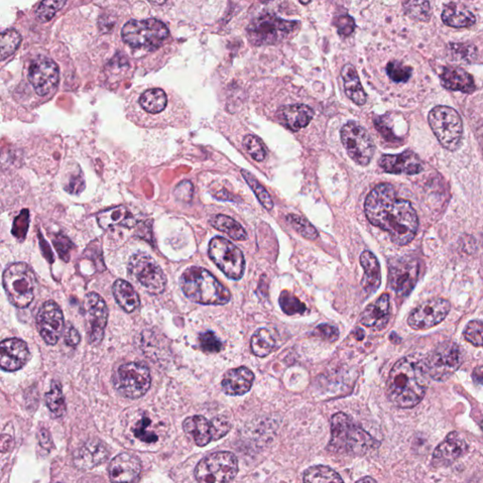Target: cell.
I'll return each mask as SVG.
<instances>
[{
    "instance_id": "1",
    "label": "cell",
    "mask_w": 483,
    "mask_h": 483,
    "mask_svg": "<svg viewBox=\"0 0 483 483\" xmlns=\"http://www.w3.org/2000/svg\"><path fill=\"white\" fill-rule=\"evenodd\" d=\"M364 211L369 222L388 233L396 245L410 244L418 233V213L410 201L398 198L391 184L377 185L367 196Z\"/></svg>"
},
{
    "instance_id": "2",
    "label": "cell",
    "mask_w": 483,
    "mask_h": 483,
    "mask_svg": "<svg viewBox=\"0 0 483 483\" xmlns=\"http://www.w3.org/2000/svg\"><path fill=\"white\" fill-rule=\"evenodd\" d=\"M423 361L405 357L396 361L387 381V395L398 408H413L424 398L428 388Z\"/></svg>"
},
{
    "instance_id": "3",
    "label": "cell",
    "mask_w": 483,
    "mask_h": 483,
    "mask_svg": "<svg viewBox=\"0 0 483 483\" xmlns=\"http://www.w3.org/2000/svg\"><path fill=\"white\" fill-rule=\"evenodd\" d=\"M181 287L191 302L202 305H225L230 302L228 288L206 269L192 266L182 273Z\"/></svg>"
},
{
    "instance_id": "4",
    "label": "cell",
    "mask_w": 483,
    "mask_h": 483,
    "mask_svg": "<svg viewBox=\"0 0 483 483\" xmlns=\"http://www.w3.org/2000/svg\"><path fill=\"white\" fill-rule=\"evenodd\" d=\"M368 432L356 424L346 413H338L331 418V439L329 447L339 453L363 455L378 447Z\"/></svg>"
},
{
    "instance_id": "5",
    "label": "cell",
    "mask_w": 483,
    "mask_h": 483,
    "mask_svg": "<svg viewBox=\"0 0 483 483\" xmlns=\"http://www.w3.org/2000/svg\"><path fill=\"white\" fill-rule=\"evenodd\" d=\"M2 282L9 302L16 308H27L33 302L36 277L25 262L9 265L3 272Z\"/></svg>"
},
{
    "instance_id": "6",
    "label": "cell",
    "mask_w": 483,
    "mask_h": 483,
    "mask_svg": "<svg viewBox=\"0 0 483 483\" xmlns=\"http://www.w3.org/2000/svg\"><path fill=\"white\" fill-rule=\"evenodd\" d=\"M121 36L123 41L133 48L154 51L164 44L169 31L158 19L131 20L124 25Z\"/></svg>"
},
{
    "instance_id": "7",
    "label": "cell",
    "mask_w": 483,
    "mask_h": 483,
    "mask_svg": "<svg viewBox=\"0 0 483 483\" xmlns=\"http://www.w3.org/2000/svg\"><path fill=\"white\" fill-rule=\"evenodd\" d=\"M430 129L440 144L450 152H456L461 146L462 121L458 112L447 106H437L429 114Z\"/></svg>"
},
{
    "instance_id": "8",
    "label": "cell",
    "mask_w": 483,
    "mask_h": 483,
    "mask_svg": "<svg viewBox=\"0 0 483 483\" xmlns=\"http://www.w3.org/2000/svg\"><path fill=\"white\" fill-rule=\"evenodd\" d=\"M297 28L299 22L288 21L272 14H262L248 26V36L254 45H273L292 36Z\"/></svg>"
},
{
    "instance_id": "9",
    "label": "cell",
    "mask_w": 483,
    "mask_h": 483,
    "mask_svg": "<svg viewBox=\"0 0 483 483\" xmlns=\"http://www.w3.org/2000/svg\"><path fill=\"white\" fill-rule=\"evenodd\" d=\"M238 473V461L234 454L221 451L202 459L195 469L198 483H228Z\"/></svg>"
},
{
    "instance_id": "10",
    "label": "cell",
    "mask_w": 483,
    "mask_h": 483,
    "mask_svg": "<svg viewBox=\"0 0 483 483\" xmlns=\"http://www.w3.org/2000/svg\"><path fill=\"white\" fill-rule=\"evenodd\" d=\"M112 381L121 395L132 399L146 395L152 386L149 366L141 361H132L118 367Z\"/></svg>"
},
{
    "instance_id": "11",
    "label": "cell",
    "mask_w": 483,
    "mask_h": 483,
    "mask_svg": "<svg viewBox=\"0 0 483 483\" xmlns=\"http://www.w3.org/2000/svg\"><path fill=\"white\" fill-rule=\"evenodd\" d=\"M129 276L152 294L164 293L166 287V277L157 262L149 254L138 253L129 259Z\"/></svg>"
},
{
    "instance_id": "12",
    "label": "cell",
    "mask_w": 483,
    "mask_h": 483,
    "mask_svg": "<svg viewBox=\"0 0 483 483\" xmlns=\"http://www.w3.org/2000/svg\"><path fill=\"white\" fill-rule=\"evenodd\" d=\"M422 361L428 376L435 381H445L462 366V349L455 343H442Z\"/></svg>"
},
{
    "instance_id": "13",
    "label": "cell",
    "mask_w": 483,
    "mask_h": 483,
    "mask_svg": "<svg viewBox=\"0 0 483 483\" xmlns=\"http://www.w3.org/2000/svg\"><path fill=\"white\" fill-rule=\"evenodd\" d=\"M209 256L228 279L238 280L244 275V254L228 240L219 236L211 240Z\"/></svg>"
},
{
    "instance_id": "14",
    "label": "cell",
    "mask_w": 483,
    "mask_h": 483,
    "mask_svg": "<svg viewBox=\"0 0 483 483\" xmlns=\"http://www.w3.org/2000/svg\"><path fill=\"white\" fill-rule=\"evenodd\" d=\"M230 429V421L225 416H218L209 421L204 416L195 415L184 422L185 435L198 447H205L212 441L224 437Z\"/></svg>"
},
{
    "instance_id": "15",
    "label": "cell",
    "mask_w": 483,
    "mask_h": 483,
    "mask_svg": "<svg viewBox=\"0 0 483 483\" xmlns=\"http://www.w3.org/2000/svg\"><path fill=\"white\" fill-rule=\"evenodd\" d=\"M341 140L356 164L368 166L375 152L374 142L368 132L357 123L349 122L341 129Z\"/></svg>"
},
{
    "instance_id": "16",
    "label": "cell",
    "mask_w": 483,
    "mask_h": 483,
    "mask_svg": "<svg viewBox=\"0 0 483 483\" xmlns=\"http://www.w3.org/2000/svg\"><path fill=\"white\" fill-rule=\"evenodd\" d=\"M83 315L89 343L92 345H100L103 340L109 315L108 307L100 294H86L83 302Z\"/></svg>"
},
{
    "instance_id": "17",
    "label": "cell",
    "mask_w": 483,
    "mask_h": 483,
    "mask_svg": "<svg viewBox=\"0 0 483 483\" xmlns=\"http://www.w3.org/2000/svg\"><path fill=\"white\" fill-rule=\"evenodd\" d=\"M28 78L37 94L40 97H46L54 92L59 85V66L48 58H38L31 63Z\"/></svg>"
},
{
    "instance_id": "18",
    "label": "cell",
    "mask_w": 483,
    "mask_h": 483,
    "mask_svg": "<svg viewBox=\"0 0 483 483\" xmlns=\"http://www.w3.org/2000/svg\"><path fill=\"white\" fill-rule=\"evenodd\" d=\"M418 262L409 257L392 260L389 264V282L399 297H406L418 282Z\"/></svg>"
},
{
    "instance_id": "19",
    "label": "cell",
    "mask_w": 483,
    "mask_h": 483,
    "mask_svg": "<svg viewBox=\"0 0 483 483\" xmlns=\"http://www.w3.org/2000/svg\"><path fill=\"white\" fill-rule=\"evenodd\" d=\"M450 311V303L444 299L428 300L410 312L408 324L413 329L432 328L447 317Z\"/></svg>"
},
{
    "instance_id": "20",
    "label": "cell",
    "mask_w": 483,
    "mask_h": 483,
    "mask_svg": "<svg viewBox=\"0 0 483 483\" xmlns=\"http://www.w3.org/2000/svg\"><path fill=\"white\" fill-rule=\"evenodd\" d=\"M36 323L43 340L49 346L56 345L65 326V318L59 305L52 300L45 302L37 314Z\"/></svg>"
},
{
    "instance_id": "21",
    "label": "cell",
    "mask_w": 483,
    "mask_h": 483,
    "mask_svg": "<svg viewBox=\"0 0 483 483\" xmlns=\"http://www.w3.org/2000/svg\"><path fill=\"white\" fill-rule=\"evenodd\" d=\"M169 97L166 92L161 88L147 89L142 92L136 101L135 107H140V110H136V112H143L146 117L139 121H146L152 125V122L161 121L160 115L166 111L169 107ZM138 121V122H139Z\"/></svg>"
},
{
    "instance_id": "22",
    "label": "cell",
    "mask_w": 483,
    "mask_h": 483,
    "mask_svg": "<svg viewBox=\"0 0 483 483\" xmlns=\"http://www.w3.org/2000/svg\"><path fill=\"white\" fill-rule=\"evenodd\" d=\"M31 359L27 344L17 338L2 341L0 346V366L7 372L21 369Z\"/></svg>"
},
{
    "instance_id": "23",
    "label": "cell",
    "mask_w": 483,
    "mask_h": 483,
    "mask_svg": "<svg viewBox=\"0 0 483 483\" xmlns=\"http://www.w3.org/2000/svg\"><path fill=\"white\" fill-rule=\"evenodd\" d=\"M378 164L390 174L415 175L423 170L420 158L410 150H406L400 154L381 156Z\"/></svg>"
},
{
    "instance_id": "24",
    "label": "cell",
    "mask_w": 483,
    "mask_h": 483,
    "mask_svg": "<svg viewBox=\"0 0 483 483\" xmlns=\"http://www.w3.org/2000/svg\"><path fill=\"white\" fill-rule=\"evenodd\" d=\"M142 465L137 457L129 453H121L115 457L109 465L112 483H137Z\"/></svg>"
},
{
    "instance_id": "25",
    "label": "cell",
    "mask_w": 483,
    "mask_h": 483,
    "mask_svg": "<svg viewBox=\"0 0 483 483\" xmlns=\"http://www.w3.org/2000/svg\"><path fill=\"white\" fill-rule=\"evenodd\" d=\"M314 110L304 104L283 106L277 112V120L285 128L297 132L306 128L314 117Z\"/></svg>"
},
{
    "instance_id": "26",
    "label": "cell",
    "mask_w": 483,
    "mask_h": 483,
    "mask_svg": "<svg viewBox=\"0 0 483 483\" xmlns=\"http://www.w3.org/2000/svg\"><path fill=\"white\" fill-rule=\"evenodd\" d=\"M254 374L247 367L228 370L223 378V391L228 396H243L250 391L254 383Z\"/></svg>"
},
{
    "instance_id": "27",
    "label": "cell",
    "mask_w": 483,
    "mask_h": 483,
    "mask_svg": "<svg viewBox=\"0 0 483 483\" xmlns=\"http://www.w3.org/2000/svg\"><path fill=\"white\" fill-rule=\"evenodd\" d=\"M108 457L106 445L98 440H91L77 451L74 461L80 469H90L102 464Z\"/></svg>"
},
{
    "instance_id": "28",
    "label": "cell",
    "mask_w": 483,
    "mask_h": 483,
    "mask_svg": "<svg viewBox=\"0 0 483 483\" xmlns=\"http://www.w3.org/2000/svg\"><path fill=\"white\" fill-rule=\"evenodd\" d=\"M390 318L389 294H383L368 307L364 309L361 322L363 326L375 329H383Z\"/></svg>"
},
{
    "instance_id": "29",
    "label": "cell",
    "mask_w": 483,
    "mask_h": 483,
    "mask_svg": "<svg viewBox=\"0 0 483 483\" xmlns=\"http://www.w3.org/2000/svg\"><path fill=\"white\" fill-rule=\"evenodd\" d=\"M467 445L457 433H451L447 438L436 448L433 454L435 465H448L456 461L467 451Z\"/></svg>"
},
{
    "instance_id": "30",
    "label": "cell",
    "mask_w": 483,
    "mask_h": 483,
    "mask_svg": "<svg viewBox=\"0 0 483 483\" xmlns=\"http://www.w3.org/2000/svg\"><path fill=\"white\" fill-rule=\"evenodd\" d=\"M442 85L451 91L471 94L476 90L473 77L462 68H447L441 74Z\"/></svg>"
},
{
    "instance_id": "31",
    "label": "cell",
    "mask_w": 483,
    "mask_h": 483,
    "mask_svg": "<svg viewBox=\"0 0 483 483\" xmlns=\"http://www.w3.org/2000/svg\"><path fill=\"white\" fill-rule=\"evenodd\" d=\"M360 260L364 272L361 285L367 294H374L381 283V267L377 257L371 251L366 250L361 253Z\"/></svg>"
},
{
    "instance_id": "32",
    "label": "cell",
    "mask_w": 483,
    "mask_h": 483,
    "mask_svg": "<svg viewBox=\"0 0 483 483\" xmlns=\"http://www.w3.org/2000/svg\"><path fill=\"white\" fill-rule=\"evenodd\" d=\"M342 78L345 91L349 100L358 106H363L366 102V94L361 86L360 78L354 66L349 63L342 69Z\"/></svg>"
},
{
    "instance_id": "33",
    "label": "cell",
    "mask_w": 483,
    "mask_h": 483,
    "mask_svg": "<svg viewBox=\"0 0 483 483\" xmlns=\"http://www.w3.org/2000/svg\"><path fill=\"white\" fill-rule=\"evenodd\" d=\"M98 225L104 230L115 225H125L131 228L134 223V218L125 206H117L102 211L97 216Z\"/></svg>"
},
{
    "instance_id": "34",
    "label": "cell",
    "mask_w": 483,
    "mask_h": 483,
    "mask_svg": "<svg viewBox=\"0 0 483 483\" xmlns=\"http://www.w3.org/2000/svg\"><path fill=\"white\" fill-rule=\"evenodd\" d=\"M442 20L448 27L461 28L471 27L476 23V17L464 6L453 4L445 7Z\"/></svg>"
},
{
    "instance_id": "35",
    "label": "cell",
    "mask_w": 483,
    "mask_h": 483,
    "mask_svg": "<svg viewBox=\"0 0 483 483\" xmlns=\"http://www.w3.org/2000/svg\"><path fill=\"white\" fill-rule=\"evenodd\" d=\"M112 293L117 304L128 314H131L140 306V297L133 289L131 283L124 280H117L112 286Z\"/></svg>"
},
{
    "instance_id": "36",
    "label": "cell",
    "mask_w": 483,
    "mask_h": 483,
    "mask_svg": "<svg viewBox=\"0 0 483 483\" xmlns=\"http://www.w3.org/2000/svg\"><path fill=\"white\" fill-rule=\"evenodd\" d=\"M210 222L213 228L227 234L235 241H245L248 239L247 231L243 225L230 216L218 215L213 216Z\"/></svg>"
},
{
    "instance_id": "37",
    "label": "cell",
    "mask_w": 483,
    "mask_h": 483,
    "mask_svg": "<svg viewBox=\"0 0 483 483\" xmlns=\"http://www.w3.org/2000/svg\"><path fill=\"white\" fill-rule=\"evenodd\" d=\"M275 348H276V341L267 329H259L251 338V351L257 357H266L274 351Z\"/></svg>"
},
{
    "instance_id": "38",
    "label": "cell",
    "mask_w": 483,
    "mask_h": 483,
    "mask_svg": "<svg viewBox=\"0 0 483 483\" xmlns=\"http://www.w3.org/2000/svg\"><path fill=\"white\" fill-rule=\"evenodd\" d=\"M304 483H345L339 474L325 465L309 467L304 473Z\"/></svg>"
},
{
    "instance_id": "39",
    "label": "cell",
    "mask_w": 483,
    "mask_h": 483,
    "mask_svg": "<svg viewBox=\"0 0 483 483\" xmlns=\"http://www.w3.org/2000/svg\"><path fill=\"white\" fill-rule=\"evenodd\" d=\"M46 406L55 418H62L66 413L65 396L60 383L52 381L51 390L46 394Z\"/></svg>"
},
{
    "instance_id": "40",
    "label": "cell",
    "mask_w": 483,
    "mask_h": 483,
    "mask_svg": "<svg viewBox=\"0 0 483 483\" xmlns=\"http://www.w3.org/2000/svg\"><path fill=\"white\" fill-rule=\"evenodd\" d=\"M241 173L243 178H244L245 181L248 182V185H250V187L251 189H253L254 193H255L257 196V198H258L259 201L261 202L262 206H264L267 211H271L273 209L274 203L273 201H272L270 195H269L267 191L265 190V188L262 186V184H260V182L257 181L255 176H254L250 171H248V170L245 169H242Z\"/></svg>"
},
{
    "instance_id": "41",
    "label": "cell",
    "mask_w": 483,
    "mask_h": 483,
    "mask_svg": "<svg viewBox=\"0 0 483 483\" xmlns=\"http://www.w3.org/2000/svg\"><path fill=\"white\" fill-rule=\"evenodd\" d=\"M22 42V37L18 31L16 30H7L3 31L1 38H0V46H1V60L7 59L14 53H16L17 48H19Z\"/></svg>"
},
{
    "instance_id": "42",
    "label": "cell",
    "mask_w": 483,
    "mask_h": 483,
    "mask_svg": "<svg viewBox=\"0 0 483 483\" xmlns=\"http://www.w3.org/2000/svg\"><path fill=\"white\" fill-rule=\"evenodd\" d=\"M279 302L283 312L288 315L304 314L307 309L299 297L287 290L280 294Z\"/></svg>"
},
{
    "instance_id": "43",
    "label": "cell",
    "mask_w": 483,
    "mask_h": 483,
    "mask_svg": "<svg viewBox=\"0 0 483 483\" xmlns=\"http://www.w3.org/2000/svg\"><path fill=\"white\" fill-rule=\"evenodd\" d=\"M286 220L291 227L299 233L300 235L304 237L306 239L315 240L318 237L317 228L314 227L308 221L307 219L302 218V216L297 215H288L286 216Z\"/></svg>"
},
{
    "instance_id": "44",
    "label": "cell",
    "mask_w": 483,
    "mask_h": 483,
    "mask_svg": "<svg viewBox=\"0 0 483 483\" xmlns=\"http://www.w3.org/2000/svg\"><path fill=\"white\" fill-rule=\"evenodd\" d=\"M387 75L396 83H407L412 76L413 69L398 60H392L386 66Z\"/></svg>"
},
{
    "instance_id": "45",
    "label": "cell",
    "mask_w": 483,
    "mask_h": 483,
    "mask_svg": "<svg viewBox=\"0 0 483 483\" xmlns=\"http://www.w3.org/2000/svg\"><path fill=\"white\" fill-rule=\"evenodd\" d=\"M243 146L248 154L257 161H262L266 158V149L261 139L255 135L245 136L243 140Z\"/></svg>"
},
{
    "instance_id": "46",
    "label": "cell",
    "mask_w": 483,
    "mask_h": 483,
    "mask_svg": "<svg viewBox=\"0 0 483 483\" xmlns=\"http://www.w3.org/2000/svg\"><path fill=\"white\" fill-rule=\"evenodd\" d=\"M405 11L413 18L427 21L430 16V3L427 1H410L404 3Z\"/></svg>"
},
{
    "instance_id": "47",
    "label": "cell",
    "mask_w": 483,
    "mask_h": 483,
    "mask_svg": "<svg viewBox=\"0 0 483 483\" xmlns=\"http://www.w3.org/2000/svg\"><path fill=\"white\" fill-rule=\"evenodd\" d=\"M65 4L66 1H51V0L42 1L36 11L37 18L42 22H48Z\"/></svg>"
},
{
    "instance_id": "48",
    "label": "cell",
    "mask_w": 483,
    "mask_h": 483,
    "mask_svg": "<svg viewBox=\"0 0 483 483\" xmlns=\"http://www.w3.org/2000/svg\"><path fill=\"white\" fill-rule=\"evenodd\" d=\"M465 340L475 346L483 348V321L473 320L467 324L464 331Z\"/></svg>"
},
{
    "instance_id": "49",
    "label": "cell",
    "mask_w": 483,
    "mask_h": 483,
    "mask_svg": "<svg viewBox=\"0 0 483 483\" xmlns=\"http://www.w3.org/2000/svg\"><path fill=\"white\" fill-rule=\"evenodd\" d=\"M150 426H152V421L149 418H142L140 421L137 422L135 429L133 430L135 437L141 440L142 442H147V444L157 442L158 436L155 432H152Z\"/></svg>"
},
{
    "instance_id": "50",
    "label": "cell",
    "mask_w": 483,
    "mask_h": 483,
    "mask_svg": "<svg viewBox=\"0 0 483 483\" xmlns=\"http://www.w3.org/2000/svg\"><path fill=\"white\" fill-rule=\"evenodd\" d=\"M199 345L202 351L209 353L221 351L223 344L212 331L204 332L199 336Z\"/></svg>"
},
{
    "instance_id": "51",
    "label": "cell",
    "mask_w": 483,
    "mask_h": 483,
    "mask_svg": "<svg viewBox=\"0 0 483 483\" xmlns=\"http://www.w3.org/2000/svg\"><path fill=\"white\" fill-rule=\"evenodd\" d=\"M28 225H30V216L27 210L22 211L18 216L14 220L13 225V235L20 241H24L27 235Z\"/></svg>"
},
{
    "instance_id": "52",
    "label": "cell",
    "mask_w": 483,
    "mask_h": 483,
    "mask_svg": "<svg viewBox=\"0 0 483 483\" xmlns=\"http://www.w3.org/2000/svg\"><path fill=\"white\" fill-rule=\"evenodd\" d=\"M312 334L329 343L336 342L338 338H339V331H338V329L334 326L329 325V324H321V325L317 327Z\"/></svg>"
},
{
    "instance_id": "53",
    "label": "cell",
    "mask_w": 483,
    "mask_h": 483,
    "mask_svg": "<svg viewBox=\"0 0 483 483\" xmlns=\"http://www.w3.org/2000/svg\"><path fill=\"white\" fill-rule=\"evenodd\" d=\"M54 247L59 253L60 258L65 260V262H68L70 250L73 248V244H72L70 240L60 234L54 239Z\"/></svg>"
},
{
    "instance_id": "54",
    "label": "cell",
    "mask_w": 483,
    "mask_h": 483,
    "mask_svg": "<svg viewBox=\"0 0 483 483\" xmlns=\"http://www.w3.org/2000/svg\"><path fill=\"white\" fill-rule=\"evenodd\" d=\"M338 33L342 36H349L355 30V21L351 16H343L338 17L335 22Z\"/></svg>"
},
{
    "instance_id": "55",
    "label": "cell",
    "mask_w": 483,
    "mask_h": 483,
    "mask_svg": "<svg viewBox=\"0 0 483 483\" xmlns=\"http://www.w3.org/2000/svg\"><path fill=\"white\" fill-rule=\"evenodd\" d=\"M175 195L181 201H190L193 195V185L190 181H185L179 184L175 190Z\"/></svg>"
},
{
    "instance_id": "56",
    "label": "cell",
    "mask_w": 483,
    "mask_h": 483,
    "mask_svg": "<svg viewBox=\"0 0 483 483\" xmlns=\"http://www.w3.org/2000/svg\"><path fill=\"white\" fill-rule=\"evenodd\" d=\"M65 342L66 345L75 348L80 342V335L79 331L73 326L68 325L65 331Z\"/></svg>"
},
{
    "instance_id": "57",
    "label": "cell",
    "mask_w": 483,
    "mask_h": 483,
    "mask_svg": "<svg viewBox=\"0 0 483 483\" xmlns=\"http://www.w3.org/2000/svg\"><path fill=\"white\" fill-rule=\"evenodd\" d=\"M473 378L476 383L482 384L483 386V366L476 367L473 371Z\"/></svg>"
},
{
    "instance_id": "58",
    "label": "cell",
    "mask_w": 483,
    "mask_h": 483,
    "mask_svg": "<svg viewBox=\"0 0 483 483\" xmlns=\"http://www.w3.org/2000/svg\"><path fill=\"white\" fill-rule=\"evenodd\" d=\"M11 441V439L10 436L8 435H3L2 439H1V445H2V451H5V447L7 448L9 445H10V442Z\"/></svg>"
},
{
    "instance_id": "59",
    "label": "cell",
    "mask_w": 483,
    "mask_h": 483,
    "mask_svg": "<svg viewBox=\"0 0 483 483\" xmlns=\"http://www.w3.org/2000/svg\"><path fill=\"white\" fill-rule=\"evenodd\" d=\"M356 483H377V482L372 479L371 477H364V478L359 479Z\"/></svg>"
},
{
    "instance_id": "60",
    "label": "cell",
    "mask_w": 483,
    "mask_h": 483,
    "mask_svg": "<svg viewBox=\"0 0 483 483\" xmlns=\"http://www.w3.org/2000/svg\"><path fill=\"white\" fill-rule=\"evenodd\" d=\"M482 430H483V421L482 422Z\"/></svg>"
}]
</instances>
